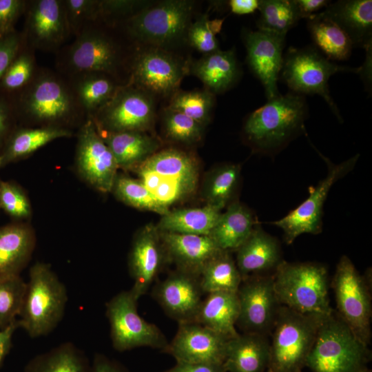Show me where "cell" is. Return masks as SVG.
Returning a JSON list of instances; mask_svg holds the SVG:
<instances>
[{
	"instance_id": "cell-27",
	"label": "cell",
	"mask_w": 372,
	"mask_h": 372,
	"mask_svg": "<svg viewBox=\"0 0 372 372\" xmlns=\"http://www.w3.org/2000/svg\"><path fill=\"white\" fill-rule=\"evenodd\" d=\"M134 169L152 172L159 180L178 183L192 191L196 188L198 176L195 158L176 149L155 152Z\"/></svg>"
},
{
	"instance_id": "cell-29",
	"label": "cell",
	"mask_w": 372,
	"mask_h": 372,
	"mask_svg": "<svg viewBox=\"0 0 372 372\" xmlns=\"http://www.w3.org/2000/svg\"><path fill=\"white\" fill-rule=\"evenodd\" d=\"M65 77L87 118L94 116L123 85L112 76L97 72H79Z\"/></svg>"
},
{
	"instance_id": "cell-44",
	"label": "cell",
	"mask_w": 372,
	"mask_h": 372,
	"mask_svg": "<svg viewBox=\"0 0 372 372\" xmlns=\"http://www.w3.org/2000/svg\"><path fill=\"white\" fill-rule=\"evenodd\" d=\"M165 132L170 139L183 143H193L202 136L203 125L185 114L166 108L163 112Z\"/></svg>"
},
{
	"instance_id": "cell-10",
	"label": "cell",
	"mask_w": 372,
	"mask_h": 372,
	"mask_svg": "<svg viewBox=\"0 0 372 372\" xmlns=\"http://www.w3.org/2000/svg\"><path fill=\"white\" fill-rule=\"evenodd\" d=\"M332 286L338 316L364 344L371 342V296L366 278L346 256L336 267Z\"/></svg>"
},
{
	"instance_id": "cell-21",
	"label": "cell",
	"mask_w": 372,
	"mask_h": 372,
	"mask_svg": "<svg viewBox=\"0 0 372 372\" xmlns=\"http://www.w3.org/2000/svg\"><path fill=\"white\" fill-rule=\"evenodd\" d=\"M167 256L156 227L147 225L135 236L129 255V269L134 283L130 289L137 299L156 279Z\"/></svg>"
},
{
	"instance_id": "cell-5",
	"label": "cell",
	"mask_w": 372,
	"mask_h": 372,
	"mask_svg": "<svg viewBox=\"0 0 372 372\" xmlns=\"http://www.w3.org/2000/svg\"><path fill=\"white\" fill-rule=\"evenodd\" d=\"M68 293L50 266L36 262L29 272L18 323L31 338L52 332L64 315Z\"/></svg>"
},
{
	"instance_id": "cell-15",
	"label": "cell",
	"mask_w": 372,
	"mask_h": 372,
	"mask_svg": "<svg viewBox=\"0 0 372 372\" xmlns=\"http://www.w3.org/2000/svg\"><path fill=\"white\" fill-rule=\"evenodd\" d=\"M75 167L80 177L95 189L102 193L112 191L118 167L90 118L77 133Z\"/></svg>"
},
{
	"instance_id": "cell-30",
	"label": "cell",
	"mask_w": 372,
	"mask_h": 372,
	"mask_svg": "<svg viewBox=\"0 0 372 372\" xmlns=\"http://www.w3.org/2000/svg\"><path fill=\"white\" fill-rule=\"evenodd\" d=\"M96 130L111 150L118 168L134 169L159 147L158 141L144 132H110Z\"/></svg>"
},
{
	"instance_id": "cell-51",
	"label": "cell",
	"mask_w": 372,
	"mask_h": 372,
	"mask_svg": "<svg viewBox=\"0 0 372 372\" xmlns=\"http://www.w3.org/2000/svg\"><path fill=\"white\" fill-rule=\"evenodd\" d=\"M15 118L11 102L0 95V148L2 146L4 147L10 134L15 130Z\"/></svg>"
},
{
	"instance_id": "cell-41",
	"label": "cell",
	"mask_w": 372,
	"mask_h": 372,
	"mask_svg": "<svg viewBox=\"0 0 372 372\" xmlns=\"http://www.w3.org/2000/svg\"><path fill=\"white\" fill-rule=\"evenodd\" d=\"M125 204L139 209L151 211L162 216L169 212L167 207L159 203L141 180L118 175L112 191Z\"/></svg>"
},
{
	"instance_id": "cell-28",
	"label": "cell",
	"mask_w": 372,
	"mask_h": 372,
	"mask_svg": "<svg viewBox=\"0 0 372 372\" xmlns=\"http://www.w3.org/2000/svg\"><path fill=\"white\" fill-rule=\"evenodd\" d=\"M238 316L237 292L217 291L207 293L202 300L193 322L231 338L238 335Z\"/></svg>"
},
{
	"instance_id": "cell-16",
	"label": "cell",
	"mask_w": 372,
	"mask_h": 372,
	"mask_svg": "<svg viewBox=\"0 0 372 372\" xmlns=\"http://www.w3.org/2000/svg\"><path fill=\"white\" fill-rule=\"evenodd\" d=\"M22 32L27 43L35 50L57 52L71 32L63 0L27 1Z\"/></svg>"
},
{
	"instance_id": "cell-40",
	"label": "cell",
	"mask_w": 372,
	"mask_h": 372,
	"mask_svg": "<svg viewBox=\"0 0 372 372\" xmlns=\"http://www.w3.org/2000/svg\"><path fill=\"white\" fill-rule=\"evenodd\" d=\"M38 68L35 50L27 43L23 37L19 52L1 80L2 92L15 94L20 92L32 81Z\"/></svg>"
},
{
	"instance_id": "cell-20",
	"label": "cell",
	"mask_w": 372,
	"mask_h": 372,
	"mask_svg": "<svg viewBox=\"0 0 372 372\" xmlns=\"http://www.w3.org/2000/svg\"><path fill=\"white\" fill-rule=\"evenodd\" d=\"M200 277L180 270L155 285L152 296L178 323L193 322L202 302Z\"/></svg>"
},
{
	"instance_id": "cell-17",
	"label": "cell",
	"mask_w": 372,
	"mask_h": 372,
	"mask_svg": "<svg viewBox=\"0 0 372 372\" xmlns=\"http://www.w3.org/2000/svg\"><path fill=\"white\" fill-rule=\"evenodd\" d=\"M229 339L199 323L183 322L163 351L176 362L223 365Z\"/></svg>"
},
{
	"instance_id": "cell-57",
	"label": "cell",
	"mask_w": 372,
	"mask_h": 372,
	"mask_svg": "<svg viewBox=\"0 0 372 372\" xmlns=\"http://www.w3.org/2000/svg\"><path fill=\"white\" fill-rule=\"evenodd\" d=\"M366 59L362 65L360 67L358 74L360 75L362 81L364 83L366 88L368 90H371V60H372V45H369L365 48Z\"/></svg>"
},
{
	"instance_id": "cell-22",
	"label": "cell",
	"mask_w": 372,
	"mask_h": 372,
	"mask_svg": "<svg viewBox=\"0 0 372 372\" xmlns=\"http://www.w3.org/2000/svg\"><path fill=\"white\" fill-rule=\"evenodd\" d=\"M167 258L178 270L195 276L200 274L207 262L220 249L209 236L160 231Z\"/></svg>"
},
{
	"instance_id": "cell-3",
	"label": "cell",
	"mask_w": 372,
	"mask_h": 372,
	"mask_svg": "<svg viewBox=\"0 0 372 372\" xmlns=\"http://www.w3.org/2000/svg\"><path fill=\"white\" fill-rule=\"evenodd\" d=\"M307 116L308 105L303 95L280 94L248 116L243 132L256 150L271 154L281 149L300 133L305 132Z\"/></svg>"
},
{
	"instance_id": "cell-4",
	"label": "cell",
	"mask_w": 372,
	"mask_h": 372,
	"mask_svg": "<svg viewBox=\"0 0 372 372\" xmlns=\"http://www.w3.org/2000/svg\"><path fill=\"white\" fill-rule=\"evenodd\" d=\"M273 277L280 305L302 314L323 317L334 311L329 304L328 273L324 266L282 260Z\"/></svg>"
},
{
	"instance_id": "cell-14",
	"label": "cell",
	"mask_w": 372,
	"mask_h": 372,
	"mask_svg": "<svg viewBox=\"0 0 372 372\" xmlns=\"http://www.w3.org/2000/svg\"><path fill=\"white\" fill-rule=\"evenodd\" d=\"M237 295L239 316L236 325L243 333L271 335L281 306L276 295L273 275L242 279Z\"/></svg>"
},
{
	"instance_id": "cell-31",
	"label": "cell",
	"mask_w": 372,
	"mask_h": 372,
	"mask_svg": "<svg viewBox=\"0 0 372 372\" xmlns=\"http://www.w3.org/2000/svg\"><path fill=\"white\" fill-rule=\"evenodd\" d=\"M257 225L249 209L239 202L230 203L221 213L209 236L224 251H236Z\"/></svg>"
},
{
	"instance_id": "cell-37",
	"label": "cell",
	"mask_w": 372,
	"mask_h": 372,
	"mask_svg": "<svg viewBox=\"0 0 372 372\" xmlns=\"http://www.w3.org/2000/svg\"><path fill=\"white\" fill-rule=\"evenodd\" d=\"M25 372H91V368L84 354L66 342L33 358Z\"/></svg>"
},
{
	"instance_id": "cell-34",
	"label": "cell",
	"mask_w": 372,
	"mask_h": 372,
	"mask_svg": "<svg viewBox=\"0 0 372 372\" xmlns=\"http://www.w3.org/2000/svg\"><path fill=\"white\" fill-rule=\"evenodd\" d=\"M221 210L207 204L202 207L169 211L162 216L156 228L160 231L209 236Z\"/></svg>"
},
{
	"instance_id": "cell-7",
	"label": "cell",
	"mask_w": 372,
	"mask_h": 372,
	"mask_svg": "<svg viewBox=\"0 0 372 372\" xmlns=\"http://www.w3.org/2000/svg\"><path fill=\"white\" fill-rule=\"evenodd\" d=\"M326 318L302 314L281 305L271 333L266 371L302 372L318 328Z\"/></svg>"
},
{
	"instance_id": "cell-1",
	"label": "cell",
	"mask_w": 372,
	"mask_h": 372,
	"mask_svg": "<svg viewBox=\"0 0 372 372\" xmlns=\"http://www.w3.org/2000/svg\"><path fill=\"white\" fill-rule=\"evenodd\" d=\"M12 103L25 127H56L70 130L87 118L68 79L56 70L39 68L32 81Z\"/></svg>"
},
{
	"instance_id": "cell-19",
	"label": "cell",
	"mask_w": 372,
	"mask_h": 372,
	"mask_svg": "<svg viewBox=\"0 0 372 372\" xmlns=\"http://www.w3.org/2000/svg\"><path fill=\"white\" fill-rule=\"evenodd\" d=\"M286 35L258 30L244 34L247 63L263 85L268 99L280 94L278 81L283 63Z\"/></svg>"
},
{
	"instance_id": "cell-25",
	"label": "cell",
	"mask_w": 372,
	"mask_h": 372,
	"mask_svg": "<svg viewBox=\"0 0 372 372\" xmlns=\"http://www.w3.org/2000/svg\"><path fill=\"white\" fill-rule=\"evenodd\" d=\"M268 337L242 333L229 340L223 366L225 372H265L269 358Z\"/></svg>"
},
{
	"instance_id": "cell-47",
	"label": "cell",
	"mask_w": 372,
	"mask_h": 372,
	"mask_svg": "<svg viewBox=\"0 0 372 372\" xmlns=\"http://www.w3.org/2000/svg\"><path fill=\"white\" fill-rule=\"evenodd\" d=\"M99 3L100 0H63L72 35L75 37L85 26L98 20Z\"/></svg>"
},
{
	"instance_id": "cell-11",
	"label": "cell",
	"mask_w": 372,
	"mask_h": 372,
	"mask_svg": "<svg viewBox=\"0 0 372 372\" xmlns=\"http://www.w3.org/2000/svg\"><path fill=\"white\" fill-rule=\"evenodd\" d=\"M137 299L131 290L114 296L106 304L113 347L118 351L147 347L163 350L168 344L161 330L137 311Z\"/></svg>"
},
{
	"instance_id": "cell-55",
	"label": "cell",
	"mask_w": 372,
	"mask_h": 372,
	"mask_svg": "<svg viewBox=\"0 0 372 372\" xmlns=\"http://www.w3.org/2000/svg\"><path fill=\"white\" fill-rule=\"evenodd\" d=\"M91 372H125L120 365L101 354H96L91 367Z\"/></svg>"
},
{
	"instance_id": "cell-6",
	"label": "cell",
	"mask_w": 372,
	"mask_h": 372,
	"mask_svg": "<svg viewBox=\"0 0 372 372\" xmlns=\"http://www.w3.org/2000/svg\"><path fill=\"white\" fill-rule=\"evenodd\" d=\"M370 360L369 346L333 311L319 327L305 366L311 372H366Z\"/></svg>"
},
{
	"instance_id": "cell-26",
	"label": "cell",
	"mask_w": 372,
	"mask_h": 372,
	"mask_svg": "<svg viewBox=\"0 0 372 372\" xmlns=\"http://www.w3.org/2000/svg\"><path fill=\"white\" fill-rule=\"evenodd\" d=\"M36 238L25 224H11L0 228V280L19 276L33 252Z\"/></svg>"
},
{
	"instance_id": "cell-24",
	"label": "cell",
	"mask_w": 372,
	"mask_h": 372,
	"mask_svg": "<svg viewBox=\"0 0 372 372\" xmlns=\"http://www.w3.org/2000/svg\"><path fill=\"white\" fill-rule=\"evenodd\" d=\"M236 251V264L242 279L275 271L282 261L278 240L258 224Z\"/></svg>"
},
{
	"instance_id": "cell-58",
	"label": "cell",
	"mask_w": 372,
	"mask_h": 372,
	"mask_svg": "<svg viewBox=\"0 0 372 372\" xmlns=\"http://www.w3.org/2000/svg\"><path fill=\"white\" fill-rule=\"evenodd\" d=\"M366 372H371V370L368 369Z\"/></svg>"
},
{
	"instance_id": "cell-43",
	"label": "cell",
	"mask_w": 372,
	"mask_h": 372,
	"mask_svg": "<svg viewBox=\"0 0 372 372\" xmlns=\"http://www.w3.org/2000/svg\"><path fill=\"white\" fill-rule=\"evenodd\" d=\"M26 289V282L19 276L0 280V329L17 320Z\"/></svg>"
},
{
	"instance_id": "cell-42",
	"label": "cell",
	"mask_w": 372,
	"mask_h": 372,
	"mask_svg": "<svg viewBox=\"0 0 372 372\" xmlns=\"http://www.w3.org/2000/svg\"><path fill=\"white\" fill-rule=\"evenodd\" d=\"M214 104V93L209 90H192L176 93L168 108L181 112L203 125L210 118Z\"/></svg>"
},
{
	"instance_id": "cell-36",
	"label": "cell",
	"mask_w": 372,
	"mask_h": 372,
	"mask_svg": "<svg viewBox=\"0 0 372 372\" xmlns=\"http://www.w3.org/2000/svg\"><path fill=\"white\" fill-rule=\"evenodd\" d=\"M203 293H236L242 278L229 251L221 250L211 258L200 274Z\"/></svg>"
},
{
	"instance_id": "cell-49",
	"label": "cell",
	"mask_w": 372,
	"mask_h": 372,
	"mask_svg": "<svg viewBox=\"0 0 372 372\" xmlns=\"http://www.w3.org/2000/svg\"><path fill=\"white\" fill-rule=\"evenodd\" d=\"M26 5L24 0H0V38L16 31L14 25Z\"/></svg>"
},
{
	"instance_id": "cell-54",
	"label": "cell",
	"mask_w": 372,
	"mask_h": 372,
	"mask_svg": "<svg viewBox=\"0 0 372 372\" xmlns=\"http://www.w3.org/2000/svg\"><path fill=\"white\" fill-rule=\"evenodd\" d=\"M18 327L19 325L17 320L7 327L0 329V366L9 353L13 333Z\"/></svg>"
},
{
	"instance_id": "cell-18",
	"label": "cell",
	"mask_w": 372,
	"mask_h": 372,
	"mask_svg": "<svg viewBox=\"0 0 372 372\" xmlns=\"http://www.w3.org/2000/svg\"><path fill=\"white\" fill-rule=\"evenodd\" d=\"M184 74L185 68L177 59L156 48L133 57L128 83L147 92L167 95L177 89Z\"/></svg>"
},
{
	"instance_id": "cell-2",
	"label": "cell",
	"mask_w": 372,
	"mask_h": 372,
	"mask_svg": "<svg viewBox=\"0 0 372 372\" xmlns=\"http://www.w3.org/2000/svg\"><path fill=\"white\" fill-rule=\"evenodd\" d=\"M110 26L99 20L85 26L72 43L56 52V71L65 76L102 72L119 81L127 59L122 43L110 32Z\"/></svg>"
},
{
	"instance_id": "cell-45",
	"label": "cell",
	"mask_w": 372,
	"mask_h": 372,
	"mask_svg": "<svg viewBox=\"0 0 372 372\" xmlns=\"http://www.w3.org/2000/svg\"><path fill=\"white\" fill-rule=\"evenodd\" d=\"M223 19L209 21L207 16H200L191 23L187 30L189 44L204 54L219 50L216 34L220 32Z\"/></svg>"
},
{
	"instance_id": "cell-23",
	"label": "cell",
	"mask_w": 372,
	"mask_h": 372,
	"mask_svg": "<svg viewBox=\"0 0 372 372\" xmlns=\"http://www.w3.org/2000/svg\"><path fill=\"white\" fill-rule=\"evenodd\" d=\"M349 37L353 47L372 45V1L339 0L322 12Z\"/></svg>"
},
{
	"instance_id": "cell-52",
	"label": "cell",
	"mask_w": 372,
	"mask_h": 372,
	"mask_svg": "<svg viewBox=\"0 0 372 372\" xmlns=\"http://www.w3.org/2000/svg\"><path fill=\"white\" fill-rule=\"evenodd\" d=\"M162 372H225L223 365L176 362L172 368Z\"/></svg>"
},
{
	"instance_id": "cell-33",
	"label": "cell",
	"mask_w": 372,
	"mask_h": 372,
	"mask_svg": "<svg viewBox=\"0 0 372 372\" xmlns=\"http://www.w3.org/2000/svg\"><path fill=\"white\" fill-rule=\"evenodd\" d=\"M72 130L56 127H22L15 128L0 153L1 167L24 158L48 143L72 136Z\"/></svg>"
},
{
	"instance_id": "cell-9",
	"label": "cell",
	"mask_w": 372,
	"mask_h": 372,
	"mask_svg": "<svg viewBox=\"0 0 372 372\" xmlns=\"http://www.w3.org/2000/svg\"><path fill=\"white\" fill-rule=\"evenodd\" d=\"M194 7V2L188 0L150 4L129 19L123 27L130 38L143 43L170 45L186 34Z\"/></svg>"
},
{
	"instance_id": "cell-35",
	"label": "cell",
	"mask_w": 372,
	"mask_h": 372,
	"mask_svg": "<svg viewBox=\"0 0 372 372\" xmlns=\"http://www.w3.org/2000/svg\"><path fill=\"white\" fill-rule=\"evenodd\" d=\"M307 20V28L315 45L329 60H347L353 45L347 34L321 12Z\"/></svg>"
},
{
	"instance_id": "cell-39",
	"label": "cell",
	"mask_w": 372,
	"mask_h": 372,
	"mask_svg": "<svg viewBox=\"0 0 372 372\" xmlns=\"http://www.w3.org/2000/svg\"><path fill=\"white\" fill-rule=\"evenodd\" d=\"M258 30L286 35L301 19L294 0H260Z\"/></svg>"
},
{
	"instance_id": "cell-53",
	"label": "cell",
	"mask_w": 372,
	"mask_h": 372,
	"mask_svg": "<svg viewBox=\"0 0 372 372\" xmlns=\"http://www.w3.org/2000/svg\"><path fill=\"white\" fill-rule=\"evenodd\" d=\"M301 19H308L331 2L327 0H294Z\"/></svg>"
},
{
	"instance_id": "cell-38",
	"label": "cell",
	"mask_w": 372,
	"mask_h": 372,
	"mask_svg": "<svg viewBox=\"0 0 372 372\" xmlns=\"http://www.w3.org/2000/svg\"><path fill=\"white\" fill-rule=\"evenodd\" d=\"M240 167L236 164H224L211 170L203 186V196L207 204L223 209L237 189Z\"/></svg>"
},
{
	"instance_id": "cell-8",
	"label": "cell",
	"mask_w": 372,
	"mask_h": 372,
	"mask_svg": "<svg viewBox=\"0 0 372 372\" xmlns=\"http://www.w3.org/2000/svg\"><path fill=\"white\" fill-rule=\"evenodd\" d=\"M341 72L358 74L360 67L336 64L322 56L315 48L309 46L289 48L283 55L280 76L293 93L320 95L338 119L342 121L338 108L330 94L328 83L332 75Z\"/></svg>"
},
{
	"instance_id": "cell-46",
	"label": "cell",
	"mask_w": 372,
	"mask_h": 372,
	"mask_svg": "<svg viewBox=\"0 0 372 372\" xmlns=\"http://www.w3.org/2000/svg\"><path fill=\"white\" fill-rule=\"evenodd\" d=\"M0 208L17 220L30 217L32 207L23 189L11 181L0 180Z\"/></svg>"
},
{
	"instance_id": "cell-50",
	"label": "cell",
	"mask_w": 372,
	"mask_h": 372,
	"mask_svg": "<svg viewBox=\"0 0 372 372\" xmlns=\"http://www.w3.org/2000/svg\"><path fill=\"white\" fill-rule=\"evenodd\" d=\"M23 41L21 32L14 31L0 38V82Z\"/></svg>"
},
{
	"instance_id": "cell-48",
	"label": "cell",
	"mask_w": 372,
	"mask_h": 372,
	"mask_svg": "<svg viewBox=\"0 0 372 372\" xmlns=\"http://www.w3.org/2000/svg\"><path fill=\"white\" fill-rule=\"evenodd\" d=\"M146 1L100 0L98 20L111 26L123 25L129 19L146 8Z\"/></svg>"
},
{
	"instance_id": "cell-13",
	"label": "cell",
	"mask_w": 372,
	"mask_h": 372,
	"mask_svg": "<svg viewBox=\"0 0 372 372\" xmlns=\"http://www.w3.org/2000/svg\"><path fill=\"white\" fill-rule=\"evenodd\" d=\"M316 151L328 166L327 176L310 189L309 197L298 207L273 223L283 231L285 241L288 245L292 244L302 234H318L321 232L323 205L330 189L353 169L359 158L357 154L340 164H334Z\"/></svg>"
},
{
	"instance_id": "cell-32",
	"label": "cell",
	"mask_w": 372,
	"mask_h": 372,
	"mask_svg": "<svg viewBox=\"0 0 372 372\" xmlns=\"http://www.w3.org/2000/svg\"><path fill=\"white\" fill-rule=\"evenodd\" d=\"M192 72L212 93H220L229 89L240 74L234 52L220 49L204 54L196 61L192 64Z\"/></svg>"
},
{
	"instance_id": "cell-59",
	"label": "cell",
	"mask_w": 372,
	"mask_h": 372,
	"mask_svg": "<svg viewBox=\"0 0 372 372\" xmlns=\"http://www.w3.org/2000/svg\"><path fill=\"white\" fill-rule=\"evenodd\" d=\"M0 168H1V159H0Z\"/></svg>"
},
{
	"instance_id": "cell-56",
	"label": "cell",
	"mask_w": 372,
	"mask_h": 372,
	"mask_svg": "<svg viewBox=\"0 0 372 372\" xmlns=\"http://www.w3.org/2000/svg\"><path fill=\"white\" fill-rule=\"evenodd\" d=\"M260 0H230L227 4L231 12L238 15L249 14L258 10Z\"/></svg>"
},
{
	"instance_id": "cell-12",
	"label": "cell",
	"mask_w": 372,
	"mask_h": 372,
	"mask_svg": "<svg viewBox=\"0 0 372 372\" xmlns=\"http://www.w3.org/2000/svg\"><path fill=\"white\" fill-rule=\"evenodd\" d=\"M90 118L100 130L145 132L153 123L154 103L148 92L127 83L121 85L112 99Z\"/></svg>"
}]
</instances>
